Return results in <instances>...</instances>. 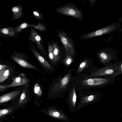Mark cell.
Listing matches in <instances>:
<instances>
[{
	"label": "cell",
	"mask_w": 122,
	"mask_h": 122,
	"mask_svg": "<svg viewBox=\"0 0 122 122\" xmlns=\"http://www.w3.org/2000/svg\"><path fill=\"white\" fill-rule=\"evenodd\" d=\"M73 71L71 69L67 70L60 76L53 87L52 92H66L69 89L74 80L72 74Z\"/></svg>",
	"instance_id": "6da1fadb"
},
{
	"label": "cell",
	"mask_w": 122,
	"mask_h": 122,
	"mask_svg": "<svg viewBox=\"0 0 122 122\" xmlns=\"http://www.w3.org/2000/svg\"><path fill=\"white\" fill-rule=\"evenodd\" d=\"M55 11L62 15L73 17L81 22L83 17L82 11L73 4H66L56 8Z\"/></svg>",
	"instance_id": "7a4b0ae2"
},
{
	"label": "cell",
	"mask_w": 122,
	"mask_h": 122,
	"mask_svg": "<svg viewBox=\"0 0 122 122\" xmlns=\"http://www.w3.org/2000/svg\"><path fill=\"white\" fill-rule=\"evenodd\" d=\"M60 41L66 51V55L70 54L73 56L75 52L73 41L65 32L61 31H56Z\"/></svg>",
	"instance_id": "3957f363"
},
{
	"label": "cell",
	"mask_w": 122,
	"mask_h": 122,
	"mask_svg": "<svg viewBox=\"0 0 122 122\" xmlns=\"http://www.w3.org/2000/svg\"><path fill=\"white\" fill-rule=\"evenodd\" d=\"M28 37V40L32 42L36 43L37 49L40 53L45 56H46V52L45 49L41 35L38 33L32 27L30 28V33Z\"/></svg>",
	"instance_id": "277c9868"
},
{
	"label": "cell",
	"mask_w": 122,
	"mask_h": 122,
	"mask_svg": "<svg viewBox=\"0 0 122 122\" xmlns=\"http://www.w3.org/2000/svg\"><path fill=\"white\" fill-rule=\"evenodd\" d=\"M10 56L14 61L23 67L40 71L27 61V56L25 54L20 52H15L12 54Z\"/></svg>",
	"instance_id": "5b68a950"
},
{
	"label": "cell",
	"mask_w": 122,
	"mask_h": 122,
	"mask_svg": "<svg viewBox=\"0 0 122 122\" xmlns=\"http://www.w3.org/2000/svg\"><path fill=\"white\" fill-rule=\"evenodd\" d=\"M29 82L28 79L21 74L20 75L13 78L12 82L10 84L5 85H0V91L1 92L8 88L21 85L26 87L29 85Z\"/></svg>",
	"instance_id": "8992f818"
},
{
	"label": "cell",
	"mask_w": 122,
	"mask_h": 122,
	"mask_svg": "<svg viewBox=\"0 0 122 122\" xmlns=\"http://www.w3.org/2000/svg\"><path fill=\"white\" fill-rule=\"evenodd\" d=\"M115 29L114 25L108 26L98 30L85 34L81 36L82 40L87 39L111 32Z\"/></svg>",
	"instance_id": "52a82bcc"
},
{
	"label": "cell",
	"mask_w": 122,
	"mask_h": 122,
	"mask_svg": "<svg viewBox=\"0 0 122 122\" xmlns=\"http://www.w3.org/2000/svg\"><path fill=\"white\" fill-rule=\"evenodd\" d=\"M31 50L38 62L46 70L52 71V69L50 64L38 51L36 47L30 42H27Z\"/></svg>",
	"instance_id": "ba28073f"
},
{
	"label": "cell",
	"mask_w": 122,
	"mask_h": 122,
	"mask_svg": "<svg viewBox=\"0 0 122 122\" xmlns=\"http://www.w3.org/2000/svg\"><path fill=\"white\" fill-rule=\"evenodd\" d=\"M16 26L5 27L0 28V35L1 37H12L19 38L16 34Z\"/></svg>",
	"instance_id": "9c48e42d"
},
{
	"label": "cell",
	"mask_w": 122,
	"mask_h": 122,
	"mask_svg": "<svg viewBox=\"0 0 122 122\" xmlns=\"http://www.w3.org/2000/svg\"><path fill=\"white\" fill-rule=\"evenodd\" d=\"M23 6L21 5H17L12 7L11 9L12 12L13 16L11 20H15L19 19L23 15L24 13L22 11Z\"/></svg>",
	"instance_id": "30bf717a"
},
{
	"label": "cell",
	"mask_w": 122,
	"mask_h": 122,
	"mask_svg": "<svg viewBox=\"0 0 122 122\" xmlns=\"http://www.w3.org/2000/svg\"><path fill=\"white\" fill-rule=\"evenodd\" d=\"M20 93L19 90H15L8 93L0 97V103H2L15 98Z\"/></svg>",
	"instance_id": "8fae6325"
},
{
	"label": "cell",
	"mask_w": 122,
	"mask_h": 122,
	"mask_svg": "<svg viewBox=\"0 0 122 122\" xmlns=\"http://www.w3.org/2000/svg\"><path fill=\"white\" fill-rule=\"evenodd\" d=\"M50 43L53 47L54 59L56 63L59 61L61 57V50L58 42L51 41Z\"/></svg>",
	"instance_id": "7c38bea8"
},
{
	"label": "cell",
	"mask_w": 122,
	"mask_h": 122,
	"mask_svg": "<svg viewBox=\"0 0 122 122\" xmlns=\"http://www.w3.org/2000/svg\"><path fill=\"white\" fill-rule=\"evenodd\" d=\"M91 63V60L86 59L83 61L80 64L77 71V74H80L85 68L90 66Z\"/></svg>",
	"instance_id": "4fadbf2b"
},
{
	"label": "cell",
	"mask_w": 122,
	"mask_h": 122,
	"mask_svg": "<svg viewBox=\"0 0 122 122\" xmlns=\"http://www.w3.org/2000/svg\"><path fill=\"white\" fill-rule=\"evenodd\" d=\"M10 71L7 67L0 71V82L1 83L6 79L10 76Z\"/></svg>",
	"instance_id": "5bb4252c"
},
{
	"label": "cell",
	"mask_w": 122,
	"mask_h": 122,
	"mask_svg": "<svg viewBox=\"0 0 122 122\" xmlns=\"http://www.w3.org/2000/svg\"><path fill=\"white\" fill-rule=\"evenodd\" d=\"M48 51L49 59L53 63L55 64L56 62L54 59L53 47L51 43L49 41L48 43Z\"/></svg>",
	"instance_id": "9a60e30c"
},
{
	"label": "cell",
	"mask_w": 122,
	"mask_h": 122,
	"mask_svg": "<svg viewBox=\"0 0 122 122\" xmlns=\"http://www.w3.org/2000/svg\"><path fill=\"white\" fill-rule=\"evenodd\" d=\"M31 27L34 28L41 32L47 31V28L46 25L41 23H39L36 25L31 24Z\"/></svg>",
	"instance_id": "2e32d148"
},
{
	"label": "cell",
	"mask_w": 122,
	"mask_h": 122,
	"mask_svg": "<svg viewBox=\"0 0 122 122\" xmlns=\"http://www.w3.org/2000/svg\"><path fill=\"white\" fill-rule=\"evenodd\" d=\"M31 24L29 23L26 22L16 26V34L18 35L24 29L29 27H31Z\"/></svg>",
	"instance_id": "e0dca14e"
},
{
	"label": "cell",
	"mask_w": 122,
	"mask_h": 122,
	"mask_svg": "<svg viewBox=\"0 0 122 122\" xmlns=\"http://www.w3.org/2000/svg\"><path fill=\"white\" fill-rule=\"evenodd\" d=\"M27 92L26 88L23 91L19 100L18 104L19 105H22L26 102L27 98Z\"/></svg>",
	"instance_id": "ac0fdd59"
},
{
	"label": "cell",
	"mask_w": 122,
	"mask_h": 122,
	"mask_svg": "<svg viewBox=\"0 0 122 122\" xmlns=\"http://www.w3.org/2000/svg\"><path fill=\"white\" fill-rule=\"evenodd\" d=\"M34 17L36 19L44 21V17L43 13L39 9H36L33 11Z\"/></svg>",
	"instance_id": "d6986e66"
},
{
	"label": "cell",
	"mask_w": 122,
	"mask_h": 122,
	"mask_svg": "<svg viewBox=\"0 0 122 122\" xmlns=\"http://www.w3.org/2000/svg\"><path fill=\"white\" fill-rule=\"evenodd\" d=\"M70 54L66 55L63 61L64 64L67 66H69L73 61V59Z\"/></svg>",
	"instance_id": "ffe728a7"
},
{
	"label": "cell",
	"mask_w": 122,
	"mask_h": 122,
	"mask_svg": "<svg viewBox=\"0 0 122 122\" xmlns=\"http://www.w3.org/2000/svg\"><path fill=\"white\" fill-rule=\"evenodd\" d=\"M34 93L39 96H41L42 95V90L38 83H36L35 85L34 88Z\"/></svg>",
	"instance_id": "44dd1931"
},
{
	"label": "cell",
	"mask_w": 122,
	"mask_h": 122,
	"mask_svg": "<svg viewBox=\"0 0 122 122\" xmlns=\"http://www.w3.org/2000/svg\"><path fill=\"white\" fill-rule=\"evenodd\" d=\"M98 56L102 62H103L107 59L108 57V55L105 52L101 51L98 53Z\"/></svg>",
	"instance_id": "7402d4cb"
},
{
	"label": "cell",
	"mask_w": 122,
	"mask_h": 122,
	"mask_svg": "<svg viewBox=\"0 0 122 122\" xmlns=\"http://www.w3.org/2000/svg\"><path fill=\"white\" fill-rule=\"evenodd\" d=\"M96 96L94 95H91L88 96L83 97L82 101L84 102H88L94 100Z\"/></svg>",
	"instance_id": "603a6c76"
},
{
	"label": "cell",
	"mask_w": 122,
	"mask_h": 122,
	"mask_svg": "<svg viewBox=\"0 0 122 122\" xmlns=\"http://www.w3.org/2000/svg\"><path fill=\"white\" fill-rule=\"evenodd\" d=\"M49 113L51 116L55 117H58L60 115V114L59 112L56 111L50 110L49 111Z\"/></svg>",
	"instance_id": "cb8c5ba5"
},
{
	"label": "cell",
	"mask_w": 122,
	"mask_h": 122,
	"mask_svg": "<svg viewBox=\"0 0 122 122\" xmlns=\"http://www.w3.org/2000/svg\"><path fill=\"white\" fill-rule=\"evenodd\" d=\"M9 112V111L7 109H1L0 110V117L8 113Z\"/></svg>",
	"instance_id": "d4e9b609"
},
{
	"label": "cell",
	"mask_w": 122,
	"mask_h": 122,
	"mask_svg": "<svg viewBox=\"0 0 122 122\" xmlns=\"http://www.w3.org/2000/svg\"><path fill=\"white\" fill-rule=\"evenodd\" d=\"M7 66L6 65L0 64V70L1 71L5 68H7Z\"/></svg>",
	"instance_id": "484cf974"
},
{
	"label": "cell",
	"mask_w": 122,
	"mask_h": 122,
	"mask_svg": "<svg viewBox=\"0 0 122 122\" xmlns=\"http://www.w3.org/2000/svg\"><path fill=\"white\" fill-rule=\"evenodd\" d=\"M121 69L122 70V64L121 65Z\"/></svg>",
	"instance_id": "4316f807"
},
{
	"label": "cell",
	"mask_w": 122,
	"mask_h": 122,
	"mask_svg": "<svg viewBox=\"0 0 122 122\" xmlns=\"http://www.w3.org/2000/svg\"></svg>",
	"instance_id": "83f0119b"
}]
</instances>
